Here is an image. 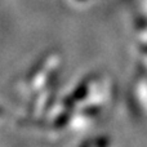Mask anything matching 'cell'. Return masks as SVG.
I'll return each mask as SVG.
<instances>
[{"instance_id":"4","label":"cell","mask_w":147,"mask_h":147,"mask_svg":"<svg viewBox=\"0 0 147 147\" xmlns=\"http://www.w3.org/2000/svg\"><path fill=\"white\" fill-rule=\"evenodd\" d=\"M67 4L71 8H79V9H83L86 8L94 1V0H65Z\"/></svg>"},{"instance_id":"2","label":"cell","mask_w":147,"mask_h":147,"mask_svg":"<svg viewBox=\"0 0 147 147\" xmlns=\"http://www.w3.org/2000/svg\"><path fill=\"white\" fill-rule=\"evenodd\" d=\"M129 99L133 111L147 121V67L137 65L129 86Z\"/></svg>"},{"instance_id":"3","label":"cell","mask_w":147,"mask_h":147,"mask_svg":"<svg viewBox=\"0 0 147 147\" xmlns=\"http://www.w3.org/2000/svg\"><path fill=\"white\" fill-rule=\"evenodd\" d=\"M110 146H111V140H110L109 136L98 134L85 138V140H83L74 147H110Z\"/></svg>"},{"instance_id":"1","label":"cell","mask_w":147,"mask_h":147,"mask_svg":"<svg viewBox=\"0 0 147 147\" xmlns=\"http://www.w3.org/2000/svg\"><path fill=\"white\" fill-rule=\"evenodd\" d=\"M133 40L138 65L147 67V0H140L133 13Z\"/></svg>"}]
</instances>
